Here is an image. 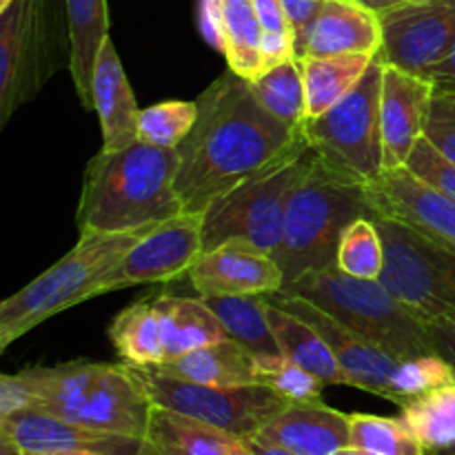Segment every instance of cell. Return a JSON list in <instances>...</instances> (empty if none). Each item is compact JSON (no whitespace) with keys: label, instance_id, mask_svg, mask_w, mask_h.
<instances>
[{"label":"cell","instance_id":"cell-38","mask_svg":"<svg viewBox=\"0 0 455 455\" xmlns=\"http://www.w3.org/2000/svg\"><path fill=\"white\" fill-rule=\"evenodd\" d=\"M425 138L455 163V96L434 93Z\"/></svg>","mask_w":455,"mask_h":455},{"label":"cell","instance_id":"cell-34","mask_svg":"<svg viewBox=\"0 0 455 455\" xmlns=\"http://www.w3.org/2000/svg\"><path fill=\"white\" fill-rule=\"evenodd\" d=\"M336 267L347 275L363 280H380L385 267L382 235L371 218H358L345 229L338 247Z\"/></svg>","mask_w":455,"mask_h":455},{"label":"cell","instance_id":"cell-21","mask_svg":"<svg viewBox=\"0 0 455 455\" xmlns=\"http://www.w3.org/2000/svg\"><path fill=\"white\" fill-rule=\"evenodd\" d=\"M93 111L100 118L102 149L120 151L138 142L140 109L111 38L105 40L93 69Z\"/></svg>","mask_w":455,"mask_h":455},{"label":"cell","instance_id":"cell-47","mask_svg":"<svg viewBox=\"0 0 455 455\" xmlns=\"http://www.w3.org/2000/svg\"><path fill=\"white\" fill-rule=\"evenodd\" d=\"M358 3H363L364 7L373 9L376 13H385V12H389V9L400 7V4L411 3V0H358Z\"/></svg>","mask_w":455,"mask_h":455},{"label":"cell","instance_id":"cell-15","mask_svg":"<svg viewBox=\"0 0 455 455\" xmlns=\"http://www.w3.org/2000/svg\"><path fill=\"white\" fill-rule=\"evenodd\" d=\"M187 275L198 296H271L284 287L278 260L243 240L200 253Z\"/></svg>","mask_w":455,"mask_h":455},{"label":"cell","instance_id":"cell-35","mask_svg":"<svg viewBox=\"0 0 455 455\" xmlns=\"http://www.w3.org/2000/svg\"><path fill=\"white\" fill-rule=\"evenodd\" d=\"M198 111L196 100H164L140 109L138 140L163 149H178L194 129Z\"/></svg>","mask_w":455,"mask_h":455},{"label":"cell","instance_id":"cell-33","mask_svg":"<svg viewBox=\"0 0 455 455\" xmlns=\"http://www.w3.org/2000/svg\"><path fill=\"white\" fill-rule=\"evenodd\" d=\"M351 447L376 455H427V447L403 418H380L369 413H349Z\"/></svg>","mask_w":455,"mask_h":455},{"label":"cell","instance_id":"cell-37","mask_svg":"<svg viewBox=\"0 0 455 455\" xmlns=\"http://www.w3.org/2000/svg\"><path fill=\"white\" fill-rule=\"evenodd\" d=\"M404 167L431 189L455 200V163L440 154L427 138L418 140Z\"/></svg>","mask_w":455,"mask_h":455},{"label":"cell","instance_id":"cell-31","mask_svg":"<svg viewBox=\"0 0 455 455\" xmlns=\"http://www.w3.org/2000/svg\"><path fill=\"white\" fill-rule=\"evenodd\" d=\"M262 27L251 0H225V56L229 69L244 80L262 74Z\"/></svg>","mask_w":455,"mask_h":455},{"label":"cell","instance_id":"cell-48","mask_svg":"<svg viewBox=\"0 0 455 455\" xmlns=\"http://www.w3.org/2000/svg\"><path fill=\"white\" fill-rule=\"evenodd\" d=\"M0 455H27V453L22 451L16 443H12L9 438L0 435Z\"/></svg>","mask_w":455,"mask_h":455},{"label":"cell","instance_id":"cell-54","mask_svg":"<svg viewBox=\"0 0 455 455\" xmlns=\"http://www.w3.org/2000/svg\"><path fill=\"white\" fill-rule=\"evenodd\" d=\"M411 3H427V0H411Z\"/></svg>","mask_w":455,"mask_h":455},{"label":"cell","instance_id":"cell-6","mask_svg":"<svg viewBox=\"0 0 455 455\" xmlns=\"http://www.w3.org/2000/svg\"><path fill=\"white\" fill-rule=\"evenodd\" d=\"M147 231L80 234L78 244L65 258L0 305V349L60 311L102 296L107 275Z\"/></svg>","mask_w":455,"mask_h":455},{"label":"cell","instance_id":"cell-49","mask_svg":"<svg viewBox=\"0 0 455 455\" xmlns=\"http://www.w3.org/2000/svg\"><path fill=\"white\" fill-rule=\"evenodd\" d=\"M336 455H376V453H371V451H367V449H360V447H345L342 449V451H338Z\"/></svg>","mask_w":455,"mask_h":455},{"label":"cell","instance_id":"cell-19","mask_svg":"<svg viewBox=\"0 0 455 455\" xmlns=\"http://www.w3.org/2000/svg\"><path fill=\"white\" fill-rule=\"evenodd\" d=\"M382 47L380 13L358 0H324L323 9L298 44L296 58L378 53Z\"/></svg>","mask_w":455,"mask_h":455},{"label":"cell","instance_id":"cell-44","mask_svg":"<svg viewBox=\"0 0 455 455\" xmlns=\"http://www.w3.org/2000/svg\"><path fill=\"white\" fill-rule=\"evenodd\" d=\"M251 3L253 9H256L258 20H260L262 31H283V34L289 31L291 34V27H289L280 0H251Z\"/></svg>","mask_w":455,"mask_h":455},{"label":"cell","instance_id":"cell-23","mask_svg":"<svg viewBox=\"0 0 455 455\" xmlns=\"http://www.w3.org/2000/svg\"><path fill=\"white\" fill-rule=\"evenodd\" d=\"M65 18L71 83L84 109L93 111V69L109 38V7L107 0H65Z\"/></svg>","mask_w":455,"mask_h":455},{"label":"cell","instance_id":"cell-27","mask_svg":"<svg viewBox=\"0 0 455 455\" xmlns=\"http://www.w3.org/2000/svg\"><path fill=\"white\" fill-rule=\"evenodd\" d=\"M269 300V298H267ZM269 323L274 329L275 342L280 347V354L291 358L300 367L309 369L311 373L333 387H354L351 378L338 363L336 354L327 345L323 336L315 331L311 324L300 320L298 315L280 309L278 305L269 300Z\"/></svg>","mask_w":455,"mask_h":455},{"label":"cell","instance_id":"cell-51","mask_svg":"<svg viewBox=\"0 0 455 455\" xmlns=\"http://www.w3.org/2000/svg\"><path fill=\"white\" fill-rule=\"evenodd\" d=\"M27 455H102L93 451H62V453H27Z\"/></svg>","mask_w":455,"mask_h":455},{"label":"cell","instance_id":"cell-13","mask_svg":"<svg viewBox=\"0 0 455 455\" xmlns=\"http://www.w3.org/2000/svg\"><path fill=\"white\" fill-rule=\"evenodd\" d=\"M385 65L427 76L455 44V7L438 0L407 3L380 13Z\"/></svg>","mask_w":455,"mask_h":455},{"label":"cell","instance_id":"cell-52","mask_svg":"<svg viewBox=\"0 0 455 455\" xmlns=\"http://www.w3.org/2000/svg\"><path fill=\"white\" fill-rule=\"evenodd\" d=\"M12 3H13V0H0V13L7 12V9L12 7Z\"/></svg>","mask_w":455,"mask_h":455},{"label":"cell","instance_id":"cell-28","mask_svg":"<svg viewBox=\"0 0 455 455\" xmlns=\"http://www.w3.org/2000/svg\"><path fill=\"white\" fill-rule=\"evenodd\" d=\"M107 333L124 364L158 367L164 363L163 327L154 300H138L129 305L116 315Z\"/></svg>","mask_w":455,"mask_h":455},{"label":"cell","instance_id":"cell-14","mask_svg":"<svg viewBox=\"0 0 455 455\" xmlns=\"http://www.w3.org/2000/svg\"><path fill=\"white\" fill-rule=\"evenodd\" d=\"M269 300L278 305L280 309L298 315L307 324L315 329L320 336L327 340L331 351L336 354L338 363L351 378L355 389L369 391L373 395L391 400L398 404L400 378L404 371V360L394 358L387 351L378 349L371 342L363 340L360 336L351 333L349 329L342 327L336 318L315 307L314 302L298 296H284V293H271Z\"/></svg>","mask_w":455,"mask_h":455},{"label":"cell","instance_id":"cell-36","mask_svg":"<svg viewBox=\"0 0 455 455\" xmlns=\"http://www.w3.org/2000/svg\"><path fill=\"white\" fill-rule=\"evenodd\" d=\"M256 367L260 385L274 389L287 403H315V400H320L324 385H327L309 369L300 367L283 354L256 355Z\"/></svg>","mask_w":455,"mask_h":455},{"label":"cell","instance_id":"cell-5","mask_svg":"<svg viewBox=\"0 0 455 455\" xmlns=\"http://www.w3.org/2000/svg\"><path fill=\"white\" fill-rule=\"evenodd\" d=\"M284 296L314 302L342 327L400 360L435 355L425 323L409 311L380 280L342 274L338 267L309 271L280 289Z\"/></svg>","mask_w":455,"mask_h":455},{"label":"cell","instance_id":"cell-32","mask_svg":"<svg viewBox=\"0 0 455 455\" xmlns=\"http://www.w3.org/2000/svg\"><path fill=\"white\" fill-rule=\"evenodd\" d=\"M400 418L427 449L455 444V385L440 387L400 407Z\"/></svg>","mask_w":455,"mask_h":455},{"label":"cell","instance_id":"cell-3","mask_svg":"<svg viewBox=\"0 0 455 455\" xmlns=\"http://www.w3.org/2000/svg\"><path fill=\"white\" fill-rule=\"evenodd\" d=\"M371 185L338 172L315 154L289 200L284 235L275 251L284 284L309 271L336 267L338 247L347 227L358 218H376Z\"/></svg>","mask_w":455,"mask_h":455},{"label":"cell","instance_id":"cell-16","mask_svg":"<svg viewBox=\"0 0 455 455\" xmlns=\"http://www.w3.org/2000/svg\"><path fill=\"white\" fill-rule=\"evenodd\" d=\"M431 100L434 84L429 78L385 65L380 98L385 172L404 167L413 147L425 138Z\"/></svg>","mask_w":455,"mask_h":455},{"label":"cell","instance_id":"cell-22","mask_svg":"<svg viewBox=\"0 0 455 455\" xmlns=\"http://www.w3.org/2000/svg\"><path fill=\"white\" fill-rule=\"evenodd\" d=\"M140 455H253L247 440L194 418L151 409Z\"/></svg>","mask_w":455,"mask_h":455},{"label":"cell","instance_id":"cell-46","mask_svg":"<svg viewBox=\"0 0 455 455\" xmlns=\"http://www.w3.org/2000/svg\"><path fill=\"white\" fill-rule=\"evenodd\" d=\"M247 444H249V449H251L253 455H300V453L289 451V449L278 447V444L267 443V440L258 438V435H251V438L247 440Z\"/></svg>","mask_w":455,"mask_h":455},{"label":"cell","instance_id":"cell-40","mask_svg":"<svg viewBox=\"0 0 455 455\" xmlns=\"http://www.w3.org/2000/svg\"><path fill=\"white\" fill-rule=\"evenodd\" d=\"M198 25L204 40L225 53V0H200Z\"/></svg>","mask_w":455,"mask_h":455},{"label":"cell","instance_id":"cell-18","mask_svg":"<svg viewBox=\"0 0 455 455\" xmlns=\"http://www.w3.org/2000/svg\"><path fill=\"white\" fill-rule=\"evenodd\" d=\"M0 435L16 443L25 453L93 451L102 455H140L145 444V440L87 429L38 409L0 418Z\"/></svg>","mask_w":455,"mask_h":455},{"label":"cell","instance_id":"cell-10","mask_svg":"<svg viewBox=\"0 0 455 455\" xmlns=\"http://www.w3.org/2000/svg\"><path fill=\"white\" fill-rule=\"evenodd\" d=\"M371 220L385 247L380 283L422 323L455 320V251L395 218L378 213Z\"/></svg>","mask_w":455,"mask_h":455},{"label":"cell","instance_id":"cell-20","mask_svg":"<svg viewBox=\"0 0 455 455\" xmlns=\"http://www.w3.org/2000/svg\"><path fill=\"white\" fill-rule=\"evenodd\" d=\"M256 435L300 455H336L351 444V418L320 400L289 403Z\"/></svg>","mask_w":455,"mask_h":455},{"label":"cell","instance_id":"cell-39","mask_svg":"<svg viewBox=\"0 0 455 455\" xmlns=\"http://www.w3.org/2000/svg\"><path fill=\"white\" fill-rule=\"evenodd\" d=\"M38 382H36V367L25 369L20 373L0 378V418L13 416V413L29 411L36 407L38 398Z\"/></svg>","mask_w":455,"mask_h":455},{"label":"cell","instance_id":"cell-53","mask_svg":"<svg viewBox=\"0 0 455 455\" xmlns=\"http://www.w3.org/2000/svg\"><path fill=\"white\" fill-rule=\"evenodd\" d=\"M427 3H429V0H427ZM438 3H443V4H453V7H455V0H438Z\"/></svg>","mask_w":455,"mask_h":455},{"label":"cell","instance_id":"cell-42","mask_svg":"<svg viewBox=\"0 0 455 455\" xmlns=\"http://www.w3.org/2000/svg\"><path fill=\"white\" fill-rule=\"evenodd\" d=\"M280 4H283V12L287 16L289 27H291V34L298 49V44L305 38L309 25L318 16L320 9H323L324 0H280Z\"/></svg>","mask_w":455,"mask_h":455},{"label":"cell","instance_id":"cell-26","mask_svg":"<svg viewBox=\"0 0 455 455\" xmlns=\"http://www.w3.org/2000/svg\"><path fill=\"white\" fill-rule=\"evenodd\" d=\"M376 53H338V56L300 58L307 93V118L327 114L349 96L371 67Z\"/></svg>","mask_w":455,"mask_h":455},{"label":"cell","instance_id":"cell-11","mask_svg":"<svg viewBox=\"0 0 455 455\" xmlns=\"http://www.w3.org/2000/svg\"><path fill=\"white\" fill-rule=\"evenodd\" d=\"M127 367L154 407L194 418L243 440L256 435L289 404L265 385L213 387L182 380L154 367Z\"/></svg>","mask_w":455,"mask_h":455},{"label":"cell","instance_id":"cell-50","mask_svg":"<svg viewBox=\"0 0 455 455\" xmlns=\"http://www.w3.org/2000/svg\"><path fill=\"white\" fill-rule=\"evenodd\" d=\"M427 455H455V444H449V447H438V449H427Z\"/></svg>","mask_w":455,"mask_h":455},{"label":"cell","instance_id":"cell-7","mask_svg":"<svg viewBox=\"0 0 455 455\" xmlns=\"http://www.w3.org/2000/svg\"><path fill=\"white\" fill-rule=\"evenodd\" d=\"M315 149L307 136L278 160L218 196L203 212V253L243 240L275 256L284 235L289 200L309 172Z\"/></svg>","mask_w":455,"mask_h":455},{"label":"cell","instance_id":"cell-29","mask_svg":"<svg viewBox=\"0 0 455 455\" xmlns=\"http://www.w3.org/2000/svg\"><path fill=\"white\" fill-rule=\"evenodd\" d=\"M225 327L227 338L260 354H280L269 323L267 296H200Z\"/></svg>","mask_w":455,"mask_h":455},{"label":"cell","instance_id":"cell-2","mask_svg":"<svg viewBox=\"0 0 455 455\" xmlns=\"http://www.w3.org/2000/svg\"><path fill=\"white\" fill-rule=\"evenodd\" d=\"M178 151L133 142L120 151L100 149L87 164L80 194V234L151 229L182 213L176 191Z\"/></svg>","mask_w":455,"mask_h":455},{"label":"cell","instance_id":"cell-8","mask_svg":"<svg viewBox=\"0 0 455 455\" xmlns=\"http://www.w3.org/2000/svg\"><path fill=\"white\" fill-rule=\"evenodd\" d=\"M382 62L376 53L358 87L327 114L302 123L307 140L315 154L338 172L373 185L385 173L382 147Z\"/></svg>","mask_w":455,"mask_h":455},{"label":"cell","instance_id":"cell-25","mask_svg":"<svg viewBox=\"0 0 455 455\" xmlns=\"http://www.w3.org/2000/svg\"><path fill=\"white\" fill-rule=\"evenodd\" d=\"M164 342V363L227 338L225 327L203 298L163 293L154 298Z\"/></svg>","mask_w":455,"mask_h":455},{"label":"cell","instance_id":"cell-9","mask_svg":"<svg viewBox=\"0 0 455 455\" xmlns=\"http://www.w3.org/2000/svg\"><path fill=\"white\" fill-rule=\"evenodd\" d=\"M58 12L49 0H13L0 13V124L29 102L60 67Z\"/></svg>","mask_w":455,"mask_h":455},{"label":"cell","instance_id":"cell-41","mask_svg":"<svg viewBox=\"0 0 455 455\" xmlns=\"http://www.w3.org/2000/svg\"><path fill=\"white\" fill-rule=\"evenodd\" d=\"M296 58V40L293 34H283V31H262L260 38V62L262 71L280 65V62Z\"/></svg>","mask_w":455,"mask_h":455},{"label":"cell","instance_id":"cell-1","mask_svg":"<svg viewBox=\"0 0 455 455\" xmlns=\"http://www.w3.org/2000/svg\"><path fill=\"white\" fill-rule=\"evenodd\" d=\"M198 120L178 147L176 191L182 212L203 213L218 196L249 180L305 138L253 96L249 80L227 69L198 98Z\"/></svg>","mask_w":455,"mask_h":455},{"label":"cell","instance_id":"cell-12","mask_svg":"<svg viewBox=\"0 0 455 455\" xmlns=\"http://www.w3.org/2000/svg\"><path fill=\"white\" fill-rule=\"evenodd\" d=\"M203 253V213L182 212L147 231L107 275L102 293L138 287V284L172 283Z\"/></svg>","mask_w":455,"mask_h":455},{"label":"cell","instance_id":"cell-17","mask_svg":"<svg viewBox=\"0 0 455 455\" xmlns=\"http://www.w3.org/2000/svg\"><path fill=\"white\" fill-rule=\"evenodd\" d=\"M371 198L378 213L455 251V200L418 180L407 167L382 173L371 185Z\"/></svg>","mask_w":455,"mask_h":455},{"label":"cell","instance_id":"cell-30","mask_svg":"<svg viewBox=\"0 0 455 455\" xmlns=\"http://www.w3.org/2000/svg\"><path fill=\"white\" fill-rule=\"evenodd\" d=\"M256 100L280 123L302 129L307 118V93L302 67L298 58L280 62L262 71L256 80H249Z\"/></svg>","mask_w":455,"mask_h":455},{"label":"cell","instance_id":"cell-24","mask_svg":"<svg viewBox=\"0 0 455 455\" xmlns=\"http://www.w3.org/2000/svg\"><path fill=\"white\" fill-rule=\"evenodd\" d=\"M158 371L169 376L182 378V380L200 382V385L213 387H247L260 385L258 380L256 354L243 347L240 342L225 338L220 342L203 347V349L189 351L180 358L167 360L158 364Z\"/></svg>","mask_w":455,"mask_h":455},{"label":"cell","instance_id":"cell-45","mask_svg":"<svg viewBox=\"0 0 455 455\" xmlns=\"http://www.w3.org/2000/svg\"><path fill=\"white\" fill-rule=\"evenodd\" d=\"M425 78L431 80L434 84V93H443V96H455V44L451 52L440 60Z\"/></svg>","mask_w":455,"mask_h":455},{"label":"cell","instance_id":"cell-43","mask_svg":"<svg viewBox=\"0 0 455 455\" xmlns=\"http://www.w3.org/2000/svg\"><path fill=\"white\" fill-rule=\"evenodd\" d=\"M429 333L434 354L440 355L444 363H449L455 371V320L453 318H435L425 323Z\"/></svg>","mask_w":455,"mask_h":455},{"label":"cell","instance_id":"cell-4","mask_svg":"<svg viewBox=\"0 0 455 455\" xmlns=\"http://www.w3.org/2000/svg\"><path fill=\"white\" fill-rule=\"evenodd\" d=\"M38 411L87 429L145 440L151 400L127 364L78 360L58 367H36Z\"/></svg>","mask_w":455,"mask_h":455}]
</instances>
